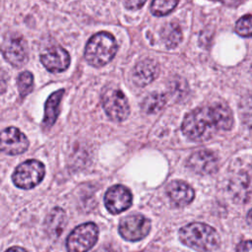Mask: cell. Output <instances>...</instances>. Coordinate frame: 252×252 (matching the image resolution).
<instances>
[{"label":"cell","mask_w":252,"mask_h":252,"mask_svg":"<svg viewBox=\"0 0 252 252\" xmlns=\"http://www.w3.org/2000/svg\"><path fill=\"white\" fill-rule=\"evenodd\" d=\"M233 125L231 110L221 103L193 109L183 119L182 133L192 141L210 139L220 130H230Z\"/></svg>","instance_id":"obj_1"},{"label":"cell","mask_w":252,"mask_h":252,"mask_svg":"<svg viewBox=\"0 0 252 252\" xmlns=\"http://www.w3.org/2000/svg\"><path fill=\"white\" fill-rule=\"evenodd\" d=\"M180 241L199 252H211L220 245V237L212 226L203 222H191L179 230Z\"/></svg>","instance_id":"obj_2"},{"label":"cell","mask_w":252,"mask_h":252,"mask_svg":"<svg viewBox=\"0 0 252 252\" xmlns=\"http://www.w3.org/2000/svg\"><path fill=\"white\" fill-rule=\"evenodd\" d=\"M117 43L113 35L107 32H99L94 34L85 48V58L94 67H101L107 64L116 54Z\"/></svg>","instance_id":"obj_3"},{"label":"cell","mask_w":252,"mask_h":252,"mask_svg":"<svg viewBox=\"0 0 252 252\" xmlns=\"http://www.w3.org/2000/svg\"><path fill=\"white\" fill-rule=\"evenodd\" d=\"M44 174L45 168L42 162L37 159H28L16 167L12 180L21 189H32L40 183Z\"/></svg>","instance_id":"obj_4"},{"label":"cell","mask_w":252,"mask_h":252,"mask_svg":"<svg viewBox=\"0 0 252 252\" xmlns=\"http://www.w3.org/2000/svg\"><path fill=\"white\" fill-rule=\"evenodd\" d=\"M98 238V228L94 222H85L73 229L66 241L68 252H88Z\"/></svg>","instance_id":"obj_5"},{"label":"cell","mask_w":252,"mask_h":252,"mask_svg":"<svg viewBox=\"0 0 252 252\" xmlns=\"http://www.w3.org/2000/svg\"><path fill=\"white\" fill-rule=\"evenodd\" d=\"M101 103L105 113L113 121H123L130 113L128 100L118 89L106 88L101 94Z\"/></svg>","instance_id":"obj_6"},{"label":"cell","mask_w":252,"mask_h":252,"mask_svg":"<svg viewBox=\"0 0 252 252\" xmlns=\"http://www.w3.org/2000/svg\"><path fill=\"white\" fill-rule=\"evenodd\" d=\"M151 230V221L143 215H131L120 220L119 234L127 241H139L146 237Z\"/></svg>","instance_id":"obj_7"},{"label":"cell","mask_w":252,"mask_h":252,"mask_svg":"<svg viewBox=\"0 0 252 252\" xmlns=\"http://www.w3.org/2000/svg\"><path fill=\"white\" fill-rule=\"evenodd\" d=\"M1 52L6 61L15 67L23 66L28 60L26 40L16 33H9L5 36L1 44Z\"/></svg>","instance_id":"obj_8"},{"label":"cell","mask_w":252,"mask_h":252,"mask_svg":"<svg viewBox=\"0 0 252 252\" xmlns=\"http://www.w3.org/2000/svg\"><path fill=\"white\" fill-rule=\"evenodd\" d=\"M29 148L26 135L16 127H7L0 132V153L16 156L23 154Z\"/></svg>","instance_id":"obj_9"},{"label":"cell","mask_w":252,"mask_h":252,"mask_svg":"<svg viewBox=\"0 0 252 252\" xmlns=\"http://www.w3.org/2000/svg\"><path fill=\"white\" fill-rule=\"evenodd\" d=\"M133 197L131 191L120 184L111 186L105 193L104 205L111 214H119L129 209L132 205Z\"/></svg>","instance_id":"obj_10"},{"label":"cell","mask_w":252,"mask_h":252,"mask_svg":"<svg viewBox=\"0 0 252 252\" xmlns=\"http://www.w3.org/2000/svg\"><path fill=\"white\" fill-rule=\"evenodd\" d=\"M187 167L198 174H211L217 171L219 161L217 156L208 150H200L193 153L187 159Z\"/></svg>","instance_id":"obj_11"},{"label":"cell","mask_w":252,"mask_h":252,"mask_svg":"<svg viewBox=\"0 0 252 252\" xmlns=\"http://www.w3.org/2000/svg\"><path fill=\"white\" fill-rule=\"evenodd\" d=\"M40 61L51 73H60L70 65L69 53L61 46H51L40 54Z\"/></svg>","instance_id":"obj_12"},{"label":"cell","mask_w":252,"mask_h":252,"mask_svg":"<svg viewBox=\"0 0 252 252\" xmlns=\"http://www.w3.org/2000/svg\"><path fill=\"white\" fill-rule=\"evenodd\" d=\"M166 195L175 207H184L190 204L195 196L193 188L184 181L174 180L166 187Z\"/></svg>","instance_id":"obj_13"},{"label":"cell","mask_w":252,"mask_h":252,"mask_svg":"<svg viewBox=\"0 0 252 252\" xmlns=\"http://www.w3.org/2000/svg\"><path fill=\"white\" fill-rule=\"evenodd\" d=\"M158 73V65L154 59H144L136 64L132 79L138 87H145L152 83Z\"/></svg>","instance_id":"obj_14"},{"label":"cell","mask_w":252,"mask_h":252,"mask_svg":"<svg viewBox=\"0 0 252 252\" xmlns=\"http://www.w3.org/2000/svg\"><path fill=\"white\" fill-rule=\"evenodd\" d=\"M64 94V90H58L52 93L47 100L45 101L44 105V118H43V126L44 128H50L56 121L59 109H60V102L62 96Z\"/></svg>","instance_id":"obj_15"},{"label":"cell","mask_w":252,"mask_h":252,"mask_svg":"<svg viewBox=\"0 0 252 252\" xmlns=\"http://www.w3.org/2000/svg\"><path fill=\"white\" fill-rule=\"evenodd\" d=\"M67 222V217L64 212L59 207L51 210L45 220V229L49 236L58 237L63 231Z\"/></svg>","instance_id":"obj_16"},{"label":"cell","mask_w":252,"mask_h":252,"mask_svg":"<svg viewBox=\"0 0 252 252\" xmlns=\"http://www.w3.org/2000/svg\"><path fill=\"white\" fill-rule=\"evenodd\" d=\"M160 37L168 48H174L182 40V32L178 24L171 22L162 27Z\"/></svg>","instance_id":"obj_17"},{"label":"cell","mask_w":252,"mask_h":252,"mask_svg":"<svg viewBox=\"0 0 252 252\" xmlns=\"http://www.w3.org/2000/svg\"><path fill=\"white\" fill-rule=\"evenodd\" d=\"M166 98L163 94L153 93L149 94L142 103V110L146 113L152 114L159 111L165 104Z\"/></svg>","instance_id":"obj_18"},{"label":"cell","mask_w":252,"mask_h":252,"mask_svg":"<svg viewBox=\"0 0 252 252\" xmlns=\"http://www.w3.org/2000/svg\"><path fill=\"white\" fill-rule=\"evenodd\" d=\"M178 1L179 0H153L151 12L158 17L165 16L176 7Z\"/></svg>","instance_id":"obj_19"},{"label":"cell","mask_w":252,"mask_h":252,"mask_svg":"<svg viewBox=\"0 0 252 252\" xmlns=\"http://www.w3.org/2000/svg\"><path fill=\"white\" fill-rule=\"evenodd\" d=\"M17 86L21 97L28 95L33 88V76L29 71L22 72L17 79Z\"/></svg>","instance_id":"obj_20"},{"label":"cell","mask_w":252,"mask_h":252,"mask_svg":"<svg viewBox=\"0 0 252 252\" xmlns=\"http://www.w3.org/2000/svg\"><path fill=\"white\" fill-rule=\"evenodd\" d=\"M235 32L240 36L249 37L251 35V15L241 17L235 24Z\"/></svg>","instance_id":"obj_21"},{"label":"cell","mask_w":252,"mask_h":252,"mask_svg":"<svg viewBox=\"0 0 252 252\" xmlns=\"http://www.w3.org/2000/svg\"><path fill=\"white\" fill-rule=\"evenodd\" d=\"M146 0H123L124 6L129 10H138L144 4Z\"/></svg>","instance_id":"obj_22"},{"label":"cell","mask_w":252,"mask_h":252,"mask_svg":"<svg viewBox=\"0 0 252 252\" xmlns=\"http://www.w3.org/2000/svg\"><path fill=\"white\" fill-rule=\"evenodd\" d=\"M95 252H121V251L116 245L107 243V244H104L103 246H100Z\"/></svg>","instance_id":"obj_23"},{"label":"cell","mask_w":252,"mask_h":252,"mask_svg":"<svg viewBox=\"0 0 252 252\" xmlns=\"http://www.w3.org/2000/svg\"><path fill=\"white\" fill-rule=\"evenodd\" d=\"M236 252H251V241H241L236 247Z\"/></svg>","instance_id":"obj_24"},{"label":"cell","mask_w":252,"mask_h":252,"mask_svg":"<svg viewBox=\"0 0 252 252\" xmlns=\"http://www.w3.org/2000/svg\"><path fill=\"white\" fill-rule=\"evenodd\" d=\"M7 87V83H6V76L4 73L0 72V94H2L3 92H5Z\"/></svg>","instance_id":"obj_25"},{"label":"cell","mask_w":252,"mask_h":252,"mask_svg":"<svg viewBox=\"0 0 252 252\" xmlns=\"http://www.w3.org/2000/svg\"><path fill=\"white\" fill-rule=\"evenodd\" d=\"M5 252H28L26 249L20 247V246H13L7 249Z\"/></svg>","instance_id":"obj_26"},{"label":"cell","mask_w":252,"mask_h":252,"mask_svg":"<svg viewBox=\"0 0 252 252\" xmlns=\"http://www.w3.org/2000/svg\"><path fill=\"white\" fill-rule=\"evenodd\" d=\"M214 1H220V2H222V3L228 4V3H230L232 0H214Z\"/></svg>","instance_id":"obj_27"}]
</instances>
